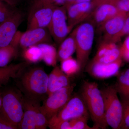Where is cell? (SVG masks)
Returning a JSON list of instances; mask_svg holds the SVG:
<instances>
[{
  "mask_svg": "<svg viewBox=\"0 0 129 129\" xmlns=\"http://www.w3.org/2000/svg\"><path fill=\"white\" fill-rule=\"evenodd\" d=\"M48 79V75L41 68H34L24 74L21 84L27 98L39 102L47 95Z\"/></svg>",
  "mask_w": 129,
  "mask_h": 129,
  "instance_id": "3957f363",
  "label": "cell"
},
{
  "mask_svg": "<svg viewBox=\"0 0 129 129\" xmlns=\"http://www.w3.org/2000/svg\"><path fill=\"white\" fill-rule=\"evenodd\" d=\"M123 106V114L119 129H129V104Z\"/></svg>",
  "mask_w": 129,
  "mask_h": 129,
  "instance_id": "d6a6232c",
  "label": "cell"
},
{
  "mask_svg": "<svg viewBox=\"0 0 129 129\" xmlns=\"http://www.w3.org/2000/svg\"><path fill=\"white\" fill-rule=\"evenodd\" d=\"M42 52V60L47 65L55 67L57 60V52L55 47L50 44L44 43L38 45Z\"/></svg>",
  "mask_w": 129,
  "mask_h": 129,
  "instance_id": "44dd1931",
  "label": "cell"
},
{
  "mask_svg": "<svg viewBox=\"0 0 129 129\" xmlns=\"http://www.w3.org/2000/svg\"><path fill=\"white\" fill-rule=\"evenodd\" d=\"M18 127L13 125L0 115V129H16Z\"/></svg>",
  "mask_w": 129,
  "mask_h": 129,
  "instance_id": "d590c367",
  "label": "cell"
},
{
  "mask_svg": "<svg viewBox=\"0 0 129 129\" xmlns=\"http://www.w3.org/2000/svg\"><path fill=\"white\" fill-rule=\"evenodd\" d=\"M40 107V105L38 103L36 108L37 129H46L48 126V120L46 116L41 111Z\"/></svg>",
  "mask_w": 129,
  "mask_h": 129,
  "instance_id": "f1b7e54d",
  "label": "cell"
},
{
  "mask_svg": "<svg viewBox=\"0 0 129 129\" xmlns=\"http://www.w3.org/2000/svg\"><path fill=\"white\" fill-rule=\"evenodd\" d=\"M75 86V84H70L56 91L49 95L43 105L40 106V110L48 121L63 107L72 98Z\"/></svg>",
  "mask_w": 129,
  "mask_h": 129,
  "instance_id": "8992f818",
  "label": "cell"
},
{
  "mask_svg": "<svg viewBox=\"0 0 129 129\" xmlns=\"http://www.w3.org/2000/svg\"><path fill=\"white\" fill-rule=\"evenodd\" d=\"M0 1L5 2L12 6L16 7V5H18L20 2L21 0H0Z\"/></svg>",
  "mask_w": 129,
  "mask_h": 129,
  "instance_id": "74e56055",
  "label": "cell"
},
{
  "mask_svg": "<svg viewBox=\"0 0 129 129\" xmlns=\"http://www.w3.org/2000/svg\"><path fill=\"white\" fill-rule=\"evenodd\" d=\"M23 57L31 62H37L42 60V52L38 45L32 46L24 49Z\"/></svg>",
  "mask_w": 129,
  "mask_h": 129,
  "instance_id": "cb8c5ba5",
  "label": "cell"
},
{
  "mask_svg": "<svg viewBox=\"0 0 129 129\" xmlns=\"http://www.w3.org/2000/svg\"><path fill=\"white\" fill-rule=\"evenodd\" d=\"M129 35V16H128L125 21L124 25L122 30L116 36L115 39V43H117L120 40V38L126 35Z\"/></svg>",
  "mask_w": 129,
  "mask_h": 129,
  "instance_id": "836d02e7",
  "label": "cell"
},
{
  "mask_svg": "<svg viewBox=\"0 0 129 129\" xmlns=\"http://www.w3.org/2000/svg\"><path fill=\"white\" fill-rule=\"evenodd\" d=\"M108 0H91V6L93 10L102 4L105 3Z\"/></svg>",
  "mask_w": 129,
  "mask_h": 129,
  "instance_id": "8d00e7d4",
  "label": "cell"
},
{
  "mask_svg": "<svg viewBox=\"0 0 129 129\" xmlns=\"http://www.w3.org/2000/svg\"><path fill=\"white\" fill-rule=\"evenodd\" d=\"M81 97L84 102L95 129H105L108 127L104 113V103L101 90L95 82L85 81L81 90Z\"/></svg>",
  "mask_w": 129,
  "mask_h": 129,
  "instance_id": "6da1fadb",
  "label": "cell"
},
{
  "mask_svg": "<svg viewBox=\"0 0 129 129\" xmlns=\"http://www.w3.org/2000/svg\"><path fill=\"white\" fill-rule=\"evenodd\" d=\"M91 0H76V3H80L91 2Z\"/></svg>",
  "mask_w": 129,
  "mask_h": 129,
  "instance_id": "ab89813d",
  "label": "cell"
},
{
  "mask_svg": "<svg viewBox=\"0 0 129 129\" xmlns=\"http://www.w3.org/2000/svg\"><path fill=\"white\" fill-rule=\"evenodd\" d=\"M83 115L90 116L84 102L81 97L71 98L59 112L48 121V126L60 121L69 120Z\"/></svg>",
  "mask_w": 129,
  "mask_h": 129,
  "instance_id": "52a82bcc",
  "label": "cell"
},
{
  "mask_svg": "<svg viewBox=\"0 0 129 129\" xmlns=\"http://www.w3.org/2000/svg\"><path fill=\"white\" fill-rule=\"evenodd\" d=\"M105 3L113 5L121 11L129 12V0H108Z\"/></svg>",
  "mask_w": 129,
  "mask_h": 129,
  "instance_id": "f546056e",
  "label": "cell"
},
{
  "mask_svg": "<svg viewBox=\"0 0 129 129\" xmlns=\"http://www.w3.org/2000/svg\"><path fill=\"white\" fill-rule=\"evenodd\" d=\"M117 43L113 42L103 40L99 45L94 57L92 60H96L103 56L117 47Z\"/></svg>",
  "mask_w": 129,
  "mask_h": 129,
  "instance_id": "d4e9b609",
  "label": "cell"
},
{
  "mask_svg": "<svg viewBox=\"0 0 129 129\" xmlns=\"http://www.w3.org/2000/svg\"><path fill=\"white\" fill-rule=\"evenodd\" d=\"M56 7L32 5L28 16L27 30L37 28H47Z\"/></svg>",
  "mask_w": 129,
  "mask_h": 129,
  "instance_id": "9c48e42d",
  "label": "cell"
},
{
  "mask_svg": "<svg viewBox=\"0 0 129 129\" xmlns=\"http://www.w3.org/2000/svg\"><path fill=\"white\" fill-rule=\"evenodd\" d=\"M128 16L129 12L122 13L109 19L99 27L100 30L103 32V40L115 43V37L122 30L125 19Z\"/></svg>",
  "mask_w": 129,
  "mask_h": 129,
  "instance_id": "5bb4252c",
  "label": "cell"
},
{
  "mask_svg": "<svg viewBox=\"0 0 129 129\" xmlns=\"http://www.w3.org/2000/svg\"><path fill=\"white\" fill-rule=\"evenodd\" d=\"M89 116L83 115L69 120L71 129H95L88 125V122Z\"/></svg>",
  "mask_w": 129,
  "mask_h": 129,
  "instance_id": "484cf974",
  "label": "cell"
},
{
  "mask_svg": "<svg viewBox=\"0 0 129 129\" xmlns=\"http://www.w3.org/2000/svg\"><path fill=\"white\" fill-rule=\"evenodd\" d=\"M2 96L0 95V109L1 108L2 106Z\"/></svg>",
  "mask_w": 129,
  "mask_h": 129,
  "instance_id": "60d3db41",
  "label": "cell"
},
{
  "mask_svg": "<svg viewBox=\"0 0 129 129\" xmlns=\"http://www.w3.org/2000/svg\"><path fill=\"white\" fill-rule=\"evenodd\" d=\"M120 57L121 56L120 55V48L117 46L114 48L105 55L96 60H92L91 61L92 62L109 63L114 61Z\"/></svg>",
  "mask_w": 129,
  "mask_h": 129,
  "instance_id": "83f0119b",
  "label": "cell"
},
{
  "mask_svg": "<svg viewBox=\"0 0 129 129\" xmlns=\"http://www.w3.org/2000/svg\"><path fill=\"white\" fill-rule=\"evenodd\" d=\"M70 84L69 76L64 73L61 68L56 66L48 76L47 95L48 96Z\"/></svg>",
  "mask_w": 129,
  "mask_h": 129,
  "instance_id": "2e32d148",
  "label": "cell"
},
{
  "mask_svg": "<svg viewBox=\"0 0 129 129\" xmlns=\"http://www.w3.org/2000/svg\"><path fill=\"white\" fill-rule=\"evenodd\" d=\"M18 47L11 44L0 48V68L6 67L17 55Z\"/></svg>",
  "mask_w": 129,
  "mask_h": 129,
  "instance_id": "7402d4cb",
  "label": "cell"
},
{
  "mask_svg": "<svg viewBox=\"0 0 129 129\" xmlns=\"http://www.w3.org/2000/svg\"><path fill=\"white\" fill-rule=\"evenodd\" d=\"M115 86L120 96L122 106L129 104V69L119 75Z\"/></svg>",
  "mask_w": 129,
  "mask_h": 129,
  "instance_id": "ac0fdd59",
  "label": "cell"
},
{
  "mask_svg": "<svg viewBox=\"0 0 129 129\" xmlns=\"http://www.w3.org/2000/svg\"><path fill=\"white\" fill-rule=\"evenodd\" d=\"M27 64V63L22 62L0 68V86L7 83L10 79L17 77Z\"/></svg>",
  "mask_w": 129,
  "mask_h": 129,
  "instance_id": "ffe728a7",
  "label": "cell"
},
{
  "mask_svg": "<svg viewBox=\"0 0 129 129\" xmlns=\"http://www.w3.org/2000/svg\"><path fill=\"white\" fill-rule=\"evenodd\" d=\"M95 25L90 19H86L76 27L74 33L76 60L80 72L86 67L94 39Z\"/></svg>",
  "mask_w": 129,
  "mask_h": 129,
  "instance_id": "7a4b0ae2",
  "label": "cell"
},
{
  "mask_svg": "<svg viewBox=\"0 0 129 129\" xmlns=\"http://www.w3.org/2000/svg\"><path fill=\"white\" fill-rule=\"evenodd\" d=\"M39 102L24 99V113L18 129H37L36 108Z\"/></svg>",
  "mask_w": 129,
  "mask_h": 129,
  "instance_id": "e0dca14e",
  "label": "cell"
},
{
  "mask_svg": "<svg viewBox=\"0 0 129 129\" xmlns=\"http://www.w3.org/2000/svg\"><path fill=\"white\" fill-rule=\"evenodd\" d=\"M123 12H124L121 11L113 5L105 3L94 9L88 18L99 28L109 19Z\"/></svg>",
  "mask_w": 129,
  "mask_h": 129,
  "instance_id": "9a60e30c",
  "label": "cell"
},
{
  "mask_svg": "<svg viewBox=\"0 0 129 129\" xmlns=\"http://www.w3.org/2000/svg\"><path fill=\"white\" fill-rule=\"evenodd\" d=\"M47 29L54 41L59 45L70 33L68 24L67 10L64 6L56 7L55 8Z\"/></svg>",
  "mask_w": 129,
  "mask_h": 129,
  "instance_id": "ba28073f",
  "label": "cell"
},
{
  "mask_svg": "<svg viewBox=\"0 0 129 129\" xmlns=\"http://www.w3.org/2000/svg\"><path fill=\"white\" fill-rule=\"evenodd\" d=\"M120 48V56L122 60L129 62V35L125 39Z\"/></svg>",
  "mask_w": 129,
  "mask_h": 129,
  "instance_id": "1f68e13d",
  "label": "cell"
},
{
  "mask_svg": "<svg viewBox=\"0 0 129 129\" xmlns=\"http://www.w3.org/2000/svg\"><path fill=\"white\" fill-rule=\"evenodd\" d=\"M76 0H66L64 6L66 9H68L71 6L76 3Z\"/></svg>",
  "mask_w": 129,
  "mask_h": 129,
  "instance_id": "f35d334b",
  "label": "cell"
},
{
  "mask_svg": "<svg viewBox=\"0 0 129 129\" xmlns=\"http://www.w3.org/2000/svg\"><path fill=\"white\" fill-rule=\"evenodd\" d=\"M122 62L121 57L114 61L109 63L91 61L86 67V72L91 76L96 79L108 78L118 73Z\"/></svg>",
  "mask_w": 129,
  "mask_h": 129,
  "instance_id": "8fae6325",
  "label": "cell"
},
{
  "mask_svg": "<svg viewBox=\"0 0 129 129\" xmlns=\"http://www.w3.org/2000/svg\"><path fill=\"white\" fill-rule=\"evenodd\" d=\"M66 0H35L33 5L36 6H63Z\"/></svg>",
  "mask_w": 129,
  "mask_h": 129,
  "instance_id": "4dcf8cb0",
  "label": "cell"
},
{
  "mask_svg": "<svg viewBox=\"0 0 129 129\" xmlns=\"http://www.w3.org/2000/svg\"><path fill=\"white\" fill-rule=\"evenodd\" d=\"M49 127L52 129H71L69 120L60 121Z\"/></svg>",
  "mask_w": 129,
  "mask_h": 129,
  "instance_id": "e575fe53",
  "label": "cell"
},
{
  "mask_svg": "<svg viewBox=\"0 0 129 129\" xmlns=\"http://www.w3.org/2000/svg\"><path fill=\"white\" fill-rule=\"evenodd\" d=\"M104 103L106 123L113 129H119L122 121L123 106L115 85L101 90Z\"/></svg>",
  "mask_w": 129,
  "mask_h": 129,
  "instance_id": "277c9868",
  "label": "cell"
},
{
  "mask_svg": "<svg viewBox=\"0 0 129 129\" xmlns=\"http://www.w3.org/2000/svg\"><path fill=\"white\" fill-rule=\"evenodd\" d=\"M76 51L75 39L73 30L60 44L57 58L60 61L72 56Z\"/></svg>",
  "mask_w": 129,
  "mask_h": 129,
  "instance_id": "d6986e66",
  "label": "cell"
},
{
  "mask_svg": "<svg viewBox=\"0 0 129 129\" xmlns=\"http://www.w3.org/2000/svg\"><path fill=\"white\" fill-rule=\"evenodd\" d=\"M23 18L22 13L17 10L11 16L0 23V48L10 45Z\"/></svg>",
  "mask_w": 129,
  "mask_h": 129,
  "instance_id": "30bf717a",
  "label": "cell"
},
{
  "mask_svg": "<svg viewBox=\"0 0 129 129\" xmlns=\"http://www.w3.org/2000/svg\"><path fill=\"white\" fill-rule=\"evenodd\" d=\"M50 34L46 28H37L21 32L19 40V46L25 49L32 46L52 42Z\"/></svg>",
  "mask_w": 129,
  "mask_h": 129,
  "instance_id": "7c38bea8",
  "label": "cell"
},
{
  "mask_svg": "<svg viewBox=\"0 0 129 129\" xmlns=\"http://www.w3.org/2000/svg\"><path fill=\"white\" fill-rule=\"evenodd\" d=\"M2 98L0 115L18 128L24 113V99L13 90L6 91Z\"/></svg>",
  "mask_w": 129,
  "mask_h": 129,
  "instance_id": "5b68a950",
  "label": "cell"
},
{
  "mask_svg": "<svg viewBox=\"0 0 129 129\" xmlns=\"http://www.w3.org/2000/svg\"><path fill=\"white\" fill-rule=\"evenodd\" d=\"M60 68L63 72L69 77L80 72L78 61L72 56L61 61Z\"/></svg>",
  "mask_w": 129,
  "mask_h": 129,
  "instance_id": "603a6c76",
  "label": "cell"
},
{
  "mask_svg": "<svg viewBox=\"0 0 129 129\" xmlns=\"http://www.w3.org/2000/svg\"><path fill=\"white\" fill-rule=\"evenodd\" d=\"M92 9L91 2L76 3L67 9V19L70 32L75 27L87 19Z\"/></svg>",
  "mask_w": 129,
  "mask_h": 129,
  "instance_id": "4fadbf2b",
  "label": "cell"
},
{
  "mask_svg": "<svg viewBox=\"0 0 129 129\" xmlns=\"http://www.w3.org/2000/svg\"><path fill=\"white\" fill-rule=\"evenodd\" d=\"M17 10L15 7L0 1V23L11 16Z\"/></svg>",
  "mask_w": 129,
  "mask_h": 129,
  "instance_id": "4316f807",
  "label": "cell"
}]
</instances>
